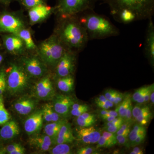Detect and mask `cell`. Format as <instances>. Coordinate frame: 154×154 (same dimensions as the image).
<instances>
[{
  "mask_svg": "<svg viewBox=\"0 0 154 154\" xmlns=\"http://www.w3.org/2000/svg\"><path fill=\"white\" fill-rule=\"evenodd\" d=\"M54 7L46 5H42L28 11L29 22L31 25L41 23L54 13Z\"/></svg>",
  "mask_w": 154,
  "mask_h": 154,
  "instance_id": "cell-13",
  "label": "cell"
},
{
  "mask_svg": "<svg viewBox=\"0 0 154 154\" xmlns=\"http://www.w3.org/2000/svg\"><path fill=\"white\" fill-rule=\"evenodd\" d=\"M96 147L91 146H86L80 148L77 151L78 154H99V152L97 151Z\"/></svg>",
  "mask_w": 154,
  "mask_h": 154,
  "instance_id": "cell-37",
  "label": "cell"
},
{
  "mask_svg": "<svg viewBox=\"0 0 154 154\" xmlns=\"http://www.w3.org/2000/svg\"><path fill=\"white\" fill-rule=\"evenodd\" d=\"M125 96V94H122V93L118 92V94H117L116 97H115V99H114V102H113L114 105L117 106V105H119L124 99Z\"/></svg>",
  "mask_w": 154,
  "mask_h": 154,
  "instance_id": "cell-48",
  "label": "cell"
},
{
  "mask_svg": "<svg viewBox=\"0 0 154 154\" xmlns=\"http://www.w3.org/2000/svg\"><path fill=\"white\" fill-rule=\"evenodd\" d=\"M36 103L34 99L24 97L17 100L14 105V110L21 115H27L35 109Z\"/></svg>",
  "mask_w": 154,
  "mask_h": 154,
  "instance_id": "cell-17",
  "label": "cell"
},
{
  "mask_svg": "<svg viewBox=\"0 0 154 154\" xmlns=\"http://www.w3.org/2000/svg\"><path fill=\"white\" fill-rule=\"evenodd\" d=\"M75 139L71 125L66 121L61 127L54 144L55 145L60 143H70L74 141Z\"/></svg>",
  "mask_w": 154,
  "mask_h": 154,
  "instance_id": "cell-20",
  "label": "cell"
},
{
  "mask_svg": "<svg viewBox=\"0 0 154 154\" xmlns=\"http://www.w3.org/2000/svg\"><path fill=\"white\" fill-rule=\"evenodd\" d=\"M96 143H97V144L96 146V148L97 149L101 148H109L115 146V144H113L112 142L108 140L106 138L103 137L102 135H101Z\"/></svg>",
  "mask_w": 154,
  "mask_h": 154,
  "instance_id": "cell-36",
  "label": "cell"
},
{
  "mask_svg": "<svg viewBox=\"0 0 154 154\" xmlns=\"http://www.w3.org/2000/svg\"><path fill=\"white\" fill-rule=\"evenodd\" d=\"M98 0H57L54 13L58 18L76 16L88 10H94Z\"/></svg>",
  "mask_w": 154,
  "mask_h": 154,
  "instance_id": "cell-6",
  "label": "cell"
},
{
  "mask_svg": "<svg viewBox=\"0 0 154 154\" xmlns=\"http://www.w3.org/2000/svg\"><path fill=\"white\" fill-rule=\"evenodd\" d=\"M132 151L129 153L130 154H143L144 153V149L140 147H137L136 146L134 147Z\"/></svg>",
  "mask_w": 154,
  "mask_h": 154,
  "instance_id": "cell-49",
  "label": "cell"
},
{
  "mask_svg": "<svg viewBox=\"0 0 154 154\" xmlns=\"http://www.w3.org/2000/svg\"><path fill=\"white\" fill-rule=\"evenodd\" d=\"M122 124H117L115 125H112L109 127H104V129L106 131H108L113 133L116 134V132L119 130L121 127Z\"/></svg>",
  "mask_w": 154,
  "mask_h": 154,
  "instance_id": "cell-47",
  "label": "cell"
},
{
  "mask_svg": "<svg viewBox=\"0 0 154 154\" xmlns=\"http://www.w3.org/2000/svg\"><path fill=\"white\" fill-rule=\"evenodd\" d=\"M95 102H104V103H106L110 107V108L113 107L114 106V104H113V102L106 99V97H105L104 95H100V96H98V97L95 99Z\"/></svg>",
  "mask_w": 154,
  "mask_h": 154,
  "instance_id": "cell-45",
  "label": "cell"
},
{
  "mask_svg": "<svg viewBox=\"0 0 154 154\" xmlns=\"http://www.w3.org/2000/svg\"><path fill=\"white\" fill-rule=\"evenodd\" d=\"M11 116L4 105L3 95L0 96V125H3L11 119Z\"/></svg>",
  "mask_w": 154,
  "mask_h": 154,
  "instance_id": "cell-31",
  "label": "cell"
},
{
  "mask_svg": "<svg viewBox=\"0 0 154 154\" xmlns=\"http://www.w3.org/2000/svg\"><path fill=\"white\" fill-rule=\"evenodd\" d=\"M131 124L127 122H124L122 125L121 127L120 128L118 131L116 132V135H124L128 136L131 128Z\"/></svg>",
  "mask_w": 154,
  "mask_h": 154,
  "instance_id": "cell-39",
  "label": "cell"
},
{
  "mask_svg": "<svg viewBox=\"0 0 154 154\" xmlns=\"http://www.w3.org/2000/svg\"><path fill=\"white\" fill-rule=\"evenodd\" d=\"M152 105H154V89L152 91L151 93L150 96V99Z\"/></svg>",
  "mask_w": 154,
  "mask_h": 154,
  "instance_id": "cell-53",
  "label": "cell"
},
{
  "mask_svg": "<svg viewBox=\"0 0 154 154\" xmlns=\"http://www.w3.org/2000/svg\"><path fill=\"white\" fill-rule=\"evenodd\" d=\"M132 104L131 96L130 94H125L124 99L119 105L116 106L115 110L118 113V116L124 118L127 110Z\"/></svg>",
  "mask_w": 154,
  "mask_h": 154,
  "instance_id": "cell-28",
  "label": "cell"
},
{
  "mask_svg": "<svg viewBox=\"0 0 154 154\" xmlns=\"http://www.w3.org/2000/svg\"><path fill=\"white\" fill-rule=\"evenodd\" d=\"M3 59H4V57H3V55L2 54L0 53V65L2 62Z\"/></svg>",
  "mask_w": 154,
  "mask_h": 154,
  "instance_id": "cell-54",
  "label": "cell"
},
{
  "mask_svg": "<svg viewBox=\"0 0 154 154\" xmlns=\"http://www.w3.org/2000/svg\"><path fill=\"white\" fill-rule=\"evenodd\" d=\"M16 12H4L0 14V33L16 34L27 27L24 18Z\"/></svg>",
  "mask_w": 154,
  "mask_h": 154,
  "instance_id": "cell-7",
  "label": "cell"
},
{
  "mask_svg": "<svg viewBox=\"0 0 154 154\" xmlns=\"http://www.w3.org/2000/svg\"><path fill=\"white\" fill-rule=\"evenodd\" d=\"M14 1H17V0H0V3H1V4L8 6Z\"/></svg>",
  "mask_w": 154,
  "mask_h": 154,
  "instance_id": "cell-52",
  "label": "cell"
},
{
  "mask_svg": "<svg viewBox=\"0 0 154 154\" xmlns=\"http://www.w3.org/2000/svg\"><path fill=\"white\" fill-rule=\"evenodd\" d=\"M20 133L19 125L14 120H10L0 130V137L4 140L12 139Z\"/></svg>",
  "mask_w": 154,
  "mask_h": 154,
  "instance_id": "cell-19",
  "label": "cell"
},
{
  "mask_svg": "<svg viewBox=\"0 0 154 154\" xmlns=\"http://www.w3.org/2000/svg\"><path fill=\"white\" fill-rule=\"evenodd\" d=\"M152 113L150 107L147 105H142L137 116L135 119L139 124L145 126L147 125L152 119Z\"/></svg>",
  "mask_w": 154,
  "mask_h": 154,
  "instance_id": "cell-26",
  "label": "cell"
},
{
  "mask_svg": "<svg viewBox=\"0 0 154 154\" xmlns=\"http://www.w3.org/2000/svg\"><path fill=\"white\" fill-rule=\"evenodd\" d=\"M21 64L30 77L41 78L45 75L47 66L37 54L23 56L21 58Z\"/></svg>",
  "mask_w": 154,
  "mask_h": 154,
  "instance_id": "cell-9",
  "label": "cell"
},
{
  "mask_svg": "<svg viewBox=\"0 0 154 154\" xmlns=\"http://www.w3.org/2000/svg\"><path fill=\"white\" fill-rule=\"evenodd\" d=\"M29 143L33 147L42 152L49 150L53 144L51 139L45 135H35L30 138Z\"/></svg>",
  "mask_w": 154,
  "mask_h": 154,
  "instance_id": "cell-18",
  "label": "cell"
},
{
  "mask_svg": "<svg viewBox=\"0 0 154 154\" xmlns=\"http://www.w3.org/2000/svg\"><path fill=\"white\" fill-rule=\"evenodd\" d=\"M2 40L4 47L8 52L13 55H23L27 51L24 42L17 34H5Z\"/></svg>",
  "mask_w": 154,
  "mask_h": 154,
  "instance_id": "cell-11",
  "label": "cell"
},
{
  "mask_svg": "<svg viewBox=\"0 0 154 154\" xmlns=\"http://www.w3.org/2000/svg\"><path fill=\"white\" fill-rule=\"evenodd\" d=\"M17 34L24 42L27 51H36L37 45L33 40L31 31L28 28H23Z\"/></svg>",
  "mask_w": 154,
  "mask_h": 154,
  "instance_id": "cell-21",
  "label": "cell"
},
{
  "mask_svg": "<svg viewBox=\"0 0 154 154\" xmlns=\"http://www.w3.org/2000/svg\"><path fill=\"white\" fill-rule=\"evenodd\" d=\"M69 143H60L55 144L53 148L49 149L50 153L51 154H72L71 147Z\"/></svg>",
  "mask_w": 154,
  "mask_h": 154,
  "instance_id": "cell-30",
  "label": "cell"
},
{
  "mask_svg": "<svg viewBox=\"0 0 154 154\" xmlns=\"http://www.w3.org/2000/svg\"><path fill=\"white\" fill-rule=\"evenodd\" d=\"M100 117L103 121H105V122H109L112 121L116 117L113 116H100Z\"/></svg>",
  "mask_w": 154,
  "mask_h": 154,
  "instance_id": "cell-50",
  "label": "cell"
},
{
  "mask_svg": "<svg viewBox=\"0 0 154 154\" xmlns=\"http://www.w3.org/2000/svg\"><path fill=\"white\" fill-rule=\"evenodd\" d=\"M118 92L119 91H115L113 89H108L105 91L104 96L106 97V99L110 100L113 103Z\"/></svg>",
  "mask_w": 154,
  "mask_h": 154,
  "instance_id": "cell-40",
  "label": "cell"
},
{
  "mask_svg": "<svg viewBox=\"0 0 154 154\" xmlns=\"http://www.w3.org/2000/svg\"><path fill=\"white\" fill-rule=\"evenodd\" d=\"M99 116H113L117 117L118 113L116 110H109L108 109H102L99 111Z\"/></svg>",
  "mask_w": 154,
  "mask_h": 154,
  "instance_id": "cell-44",
  "label": "cell"
},
{
  "mask_svg": "<svg viewBox=\"0 0 154 154\" xmlns=\"http://www.w3.org/2000/svg\"><path fill=\"white\" fill-rule=\"evenodd\" d=\"M97 122L96 116L93 113L85 112L77 117L76 122L81 127H88L94 125Z\"/></svg>",
  "mask_w": 154,
  "mask_h": 154,
  "instance_id": "cell-27",
  "label": "cell"
},
{
  "mask_svg": "<svg viewBox=\"0 0 154 154\" xmlns=\"http://www.w3.org/2000/svg\"><path fill=\"white\" fill-rule=\"evenodd\" d=\"M90 107L86 104L82 105L75 103L72 107L70 114L73 116L78 117L82 114L89 111Z\"/></svg>",
  "mask_w": 154,
  "mask_h": 154,
  "instance_id": "cell-34",
  "label": "cell"
},
{
  "mask_svg": "<svg viewBox=\"0 0 154 154\" xmlns=\"http://www.w3.org/2000/svg\"><path fill=\"white\" fill-rule=\"evenodd\" d=\"M75 103L72 96L66 95H58L54 99L52 105L54 109L62 118H66L70 114L72 105Z\"/></svg>",
  "mask_w": 154,
  "mask_h": 154,
  "instance_id": "cell-12",
  "label": "cell"
},
{
  "mask_svg": "<svg viewBox=\"0 0 154 154\" xmlns=\"http://www.w3.org/2000/svg\"><path fill=\"white\" fill-rule=\"evenodd\" d=\"M66 49L57 35L54 33L37 45L36 52L47 67L54 69Z\"/></svg>",
  "mask_w": 154,
  "mask_h": 154,
  "instance_id": "cell-4",
  "label": "cell"
},
{
  "mask_svg": "<svg viewBox=\"0 0 154 154\" xmlns=\"http://www.w3.org/2000/svg\"><path fill=\"white\" fill-rule=\"evenodd\" d=\"M77 138L84 144H94L97 143L101 136L100 129L95 127H81L77 131Z\"/></svg>",
  "mask_w": 154,
  "mask_h": 154,
  "instance_id": "cell-14",
  "label": "cell"
},
{
  "mask_svg": "<svg viewBox=\"0 0 154 154\" xmlns=\"http://www.w3.org/2000/svg\"><path fill=\"white\" fill-rule=\"evenodd\" d=\"M146 132V128L145 126L141 125L139 123L135 124L132 129L131 130L128 135V139H129L131 147L135 140L139 135Z\"/></svg>",
  "mask_w": 154,
  "mask_h": 154,
  "instance_id": "cell-29",
  "label": "cell"
},
{
  "mask_svg": "<svg viewBox=\"0 0 154 154\" xmlns=\"http://www.w3.org/2000/svg\"><path fill=\"white\" fill-rule=\"evenodd\" d=\"M109 6L111 15L128 10L135 15L137 21L152 18L154 0H104Z\"/></svg>",
  "mask_w": 154,
  "mask_h": 154,
  "instance_id": "cell-3",
  "label": "cell"
},
{
  "mask_svg": "<svg viewBox=\"0 0 154 154\" xmlns=\"http://www.w3.org/2000/svg\"><path fill=\"white\" fill-rule=\"evenodd\" d=\"M17 1L28 11L36 6L47 4V0H17Z\"/></svg>",
  "mask_w": 154,
  "mask_h": 154,
  "instance_id": "cell-32",
  "label": "cell"
},
{
  "mask_svg": "<svg viewBox=\"0 0 154 154\" xmlns=\"http://www.w3.org/2000/svg\"><path fill=\"white\" fill-rule=\"evenodd\" d=\"M132 108L133 106L132 104H131L127 110L125 116H124V118H123L124 122H127V123H129L132 124L133 118L132 113Z\"/></svg>",
  "mask_w": 154,
  "mask_h": 154,
  "instance_id": "cell-42",
  "label": "cell"
},
{
  "mask_svg": "<svg viewBox=\"0 0 154 154\" xmlns=\"http://www.w3.org/2000/svg\"><path fill=\"white\" fill-rule=\"evenodd\" d=\"M66 122V120L63 119L59 121L49 122L45 126V133L51 139L53 144L54 143L57 137L61 127Z\"/></svg>",
  "mask_w": 154,
  "mask_h": 154,
  "instance_id": "cell-22",
  "label": "cell"
},
{
  "mask_svg": "<svg viewBox=\"0 0 154 154\" xmlns=\"http://www.w3.org/2000/svg\"><path fill=\"white\" fill-rule=\"evenodd\" d=\"M117 143L119 145L124 146L128 148L130 147L128 136L124 135H116Z\"/></svg>",
  "mask_w": 154,
  "mask_h": 154,
  "instance_id": "cell-38",
  "label": "cell"
},
{
  "mask_svg": "<svg viewBox=\"0 0 154 154\" xmlns=\"http://www.w3.org/2000/svg\"><path fill=\"white\" fill-rule=\"evenodd\" d=\"M43 121L42 110H37L25 120L24 129L28 134H36L41 130Z\"/></svg>",
  "mask_w": 154,
  "mask_h": 154,
  "instance_id": "cell-15",
  "label": "cell"
},
{
  "mask_svg": "<svg viewBox=\"0 0 154 154\" xmlns=\"http://www.w3.org/2000/svg\"><path fill=\"white\" fill-rule=\"evenodd\" d=\"M146 135V132L142 134L139 135L135 140L134 141V142L133 143L131 146V147L139 146L143 143L145 140Z\"/></svg>",
  "mask_w": 154,
  "mask_h": 154,
  "instance_id": "cell-46",
  "label": "cell"
},
{
  "mask_svg": "<svg viewBox=\"0 0 154 154\" xmlns=\"http://www.w3.org/2000/svg\"><path fill=\"white\" fill-rule=\"evenodd\" d=\"M102 135L106 139H108V140L112 142L113 144H117V140H116V134L113 133L108 132V131H103L102 133Z\"/></svg>",
  "mask_w": 154,
  "mask_h": 154,
  "instance_id": "cell-41",
  "label": "cell"
},
{
  "mask_svg": "<svg viewBox=\"0 0 154 154\" xmlns=\"http://www.w3.org/2000/svg\"><path fill=\"white\" fill-rule=\"evenodd\" d=\"M144 42L146 56L152 65L154 62V24L152 18L148 19Z\"/></svg>",
  "mask_w": 154,
  "mask_h": 154,
  "instance_id": "cell-16",
  "label": "cell"
},
{
  "mask_svg": "<svg viewBox=\"0 0 154 154\" xmlns=\"http://www.w3.org/2000/svg\"><path fill=\"white\" fill-rule=\"evenodd\" d=\"M112 16L116 21L124 24H128L137 21L135 15L128 10H122Z\"/></svg>",
  "mask_w": 154,
  "mask_h": 154,
  "instance_id": "cell-25",
  "label": "cell"
},
{
  "mask_svg": "<svg viewBox=\"0 0 154 154\" xmlns=\"http://www.w3.org/2000/svg\"><path fill=\"white\" fill-rule=\"evenodd\" d=\"M55 33L66 49L79 52L89 42L88 33L77 15L58 18Z\"/></svg>",
  "mask_w": 154,
  "mask_h": 154,
  "instance_id": "cell-1",
  "label": "cell"
},
{
  "mask_svg": "<svg viewBox=\"0 0 154 154\" xmlns=\"http://www.w3.org/2000/svg\"><path fill=\"white\" fill-rule=\"evenodd\" d=\"M42 110L43 120L48 123L59 121L63 119L56 112L54 109L52 105L49 103L45 104Z\"/></svg>",
  "mask_w": 154,
  "mask_h": 154,
  "instance_id": "cell-24",
  "label": "cell"
},
{
  "mask_svg": "<svg viewBox=\"0 0 154 154\" xmlns=\"http://www.w3.org/2000/svg\"><path fill=\"white\" fill-rule=\"evenodd\" d=\"M34 92L36 97L41 100H50L54 98L55 91L49 76L41 78L34 86Z\"/></svg>",
  "mask_w": 154,
  "mask_h": 154,
  "instance_id": "cell-10",
  "label": "cell"
},
{
  "mask_svg": "<svg viewBox=\"0 0 154 154\" xmlns=\"http://www.w3.org/2000/svg\"><path fill=\"white\" fill-rule=\"evenodd\" d=\"M77 16L86 29L89 40L104 39L120 34L119 29L110 19L94 10L84 11Z\"/></svg>",
  "mask_w": 154,
  "mask_h": 154,
  "instance_id": "cell-2",
  "label": "cell"
},
{
  "mask_svg": "<svg viewBox=\"0 0 154 154\" xmlns=\"http://www.w3.org/2000/svg\"><path fill=\"white\" fill-rule=\"evenodd\" d=\"M7 88V75L5 69H0V96L2 95Z\"/></svg>",
  "mask_w": 154,
  "mask_h": 154,
  "instance_id": "cell-35",
  "label": "cell"
},
{
  "mask_svg": "<svg viewBox=\"0 0 154 154\" xmlns=\"http://www.w3.org/2000/svg\"><path fill=\"white\" fill-rule=\"evenodd\" d=\"M124 122V119L121 117L117 116L112 121L109 122H105L104 124V127H109L117 124H122Z\"/></svg>",
  "mask_w": 154,
  "mask_h": 154,
  "instance_id": "cell-43",
  "label": "cell"
},
{
  "mask_svg": "<svg viewBox=\"0 0 154 154\" xmlns=\"http://www.w3.org/2000/svg\"><path fill=\"white\" fill-rule=\"evenodd\" d=\"M148 86H144L136 90L131 96V100L138 104L144 103L145 94Z\"/></svg>",
  "mask_w": 154,
  "mask_h": 154,
  "instance_id": "cell-33",
  "label": "cell"
},
{
  "mask_svg": "<svg viewBox=\"0 0 154 154\" xmlns=\"http://www.w3.org/2000/svg\"><path fill=\"white\" fill-rule=\"evenodd\" d=\"M57 86L62 92L70 93L73 91L75 85V79L73 75L57 79Z\"/></svg>",
  "mask_w": 154,
  "mask_h": 154,
  "instance_id": "cell-23",
  "label": "cell"
},
{
  "mask_svg": "<svg viewBox=\"0 0 154 154\" xmlns=\"http://www.w3.org/2000/svg\"><path fill=\"white\" fill-rule=\"evenodd\" d=\"M95 103H96V105L98 107H100V108H102V109L107 110V109H109L110 108V107L106 103H104V102H95Z\"/></svg>",
  "mask_w": 154,
  "mask_h": 154,
  "instance_id": "cell-51",
  "label": "cell"
},
{
  "mask_svg": "<svg viewBox=\"0 0 154 154\" xmlns=\"http://www.w3.org/2000/svg\"><path fill=\"white\" fill-rule=\"evenodd\" d=\"M0 4H1V3H0Z\"/></svg>",
  "mask_w": 154,
  "mask_h": 154,
  "instance_id": "cell-55",
  "label": "cell"
},
{
  "mask_svg": "<svg viewBox=\"0 0 154 154\" xmlns=\"http://www.w3.org/2000/svg\"><path fill=\"white\" fill-rule=\"evenodd\" d=\"M77 52L70 49L66 50L54 68L55 78L73 75L75 70Z\"/></svg>",
  "mask_w": 154,
  "mask_h": 154,
  "instance_id": "cell-8",
  "label": "cell"
},
{
  "mask_svg": "<svg viewBox=\"0 0 154 154\" xmlns=\"http://www.w3.org/2000/svg\"><path fill=\"white\" fill-rule=\"evenodd\" d=\"M7 88L13 95H18L28 87L30 78L21 64L11 63L7 70Z\"/></svg>",
  "mask_w": 154,
  "mask_h": 154,
  "instance_id": "cell-5",
  "label": "cell"
}]
</instances>
